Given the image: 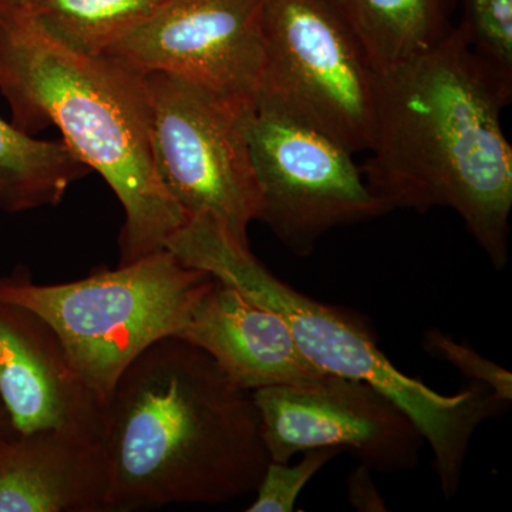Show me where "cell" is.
I'll use <instances>...</instances> for the list:
<instances>
[{
  "label": "cell",
  "instance_id": "cell-1",
  "mask_svg": "<svg viewBox=\"0 0 512 512\" xmlns=\"http://www.w3.org/2000/svg\"><path fill=\"white\" fill-rule=\"evenodd\" d=\"M511 97L512 79L453 28L377 73L372 156L362 168L389 211H456L498 271L510 247L512 147L501 113Z\"/></svg>",
  "mask_w": 512,
  "mask_h": 512
},
{
  "label": "cell",
  "instance_id": "cell-2",
  "mask_svg": "<svg viewBox=\"0 0 512 512\" xmlns=\"http://www.w3.org/2000/svg\"><path fill=\"white\" fill-rule=\"evenodd\" d=\"M109 512L217 505L255 493L271 463L254 397L171 336L124 370L101 412Z\"/></svg>",
  "mask_w": 512,
  "mask_h": 512
},
{
  "label": "cell",
  "instance_id": "cell-3",
  "mask_svg": "<svg viewBox=\"0 0 512 512\" xmlns=\"http://www.w3.org/2000/svg\"><path fill=\"white\" fill-rule=\"evenodd\" d=\"M0 93L13 126H56L101 175L124 210L119 265L165 249L187 217L161 183L151 143L146 77L111 59L73 52L25 0H0Z\"/></svg>",
  "mask_w": 512,
  "mask_h": 512
},
{
  "label": "cell",
  "instance_id": "cell-4",
  "mask_svg": "<svg viewBox=\"0 0 512 512\" xmlns=\"http://www.w3.org/2000/svg\"><path fill=\"white\" fill-rule=\"evenodd\" d=\"M165 248L281 316L320 372L367 383L396 404L430 444L444 497L456 495L474 431L505 406L484 386L471 383L446 396L407 376L384 355L365 323L276 278L249 245L239 244L211 218H190Z\"/></svg>",
  "mask_w": 512,
  "mask_h": 512
},
{
  "label": "cell",
  "instance_id": "cell-5",
  "mask_svg": "<svg viewBox=\"0 0 512 512\" xmlns=\"http://www.w3.org/2000/svg\"><path fill=\"white\" fill-rule=\"evenodd\" d=\"M211 279L165 248L66 284H36L19 266L0 278V301L26 306L55 328L103 409L138 355L180 335Z\"/></svg>",
  "mask_w": 512,
  "mask_h": 512
},
{
  "label": "cell",
  "instance_id": "cell-6",
  "mask_svg": "<svg viewBox=\"0 0 512 512\" xmlns=\"http://www.w3.org/2000/svg\"><path fill=\"white\" fill-rule=\"evenodd\" d=\"M264 70L256 97L318 128L350 153L375 133L377 73L326 0H264Z\"/></svg>",
  "mask_w": 512,
  "mask_h": 512
},
{
  "label": "cell",
  "instance_id": "cell-7",
  "mask_svg": "<svg viewBox=\"0 0 512 512\" xmlns=\"http://www.w3.org/2000/svg\"><path fill=\"white\" fill-rule=\"evenodd\" d=\"M151 143L161 183L187 220L210 217L239 244L258 220L261 198L249 160L252 106L163 73L146 74Z\"/></svg>",
  "mask_w": 512,
  "mask_h": 512
},
{
  "label": "cell",
  "instance_id": "cell-8",
  "mask_svg": "<svg viewBox=\"0 0 512 512\" xmlns=\"http://www.w3.org/2000/svg\"><path fill=\"white\" fill-rule=\"evenodd\" d=\"M247 140L258 221L296 256L311 255L333 228L389 212L348 148L275 104L256 97Z\"/></svg>",
  "mask_w": 512,
  "mask_h": 512
},
{
  "label": "cell",
  "instance_id": "cell-9",
  "mask_svg": "<svg viewBox=\"0 0 512 512\" xmlns=\"http://www.w3.org/2000/svg\"><path fill=\"white\" fill-rule=\"evenodd\" d=\"M262 8L264 0H167L104 56L252 106L264 70Z\"/></svg>",
  "mask_w": 512,
  "mask_h": 512
},
{
  "label": "cell",
  "instance_id": "cell-10",
  "mask_svg": "<svg viewBox=\"0 0 512 512\" xmlns=\"http://www.w3.org/2000/svg\"><path fill=\"white\" fill-rule=\"evenodd\" d=\"M269 460L289 463L316 448L352 450L383 474L419 463L423 436L386 396L367 383L335 375L252 392Z\"/></svg>",
  "mask_w": 512,
  "mask_h": 512
},
{
  "label": "cell",
  "instance_id": "cell-11",
  "mask_svg": "<svg viewBox=\"0 0 512 512\" xmlns=\"http://www.w3.org/2000/svg\"><path fill=\"white\" fill-rule=\"evenodd\" d=\"M0 399L18 434L100 441L99 400L55 328L32 309L0 301Z\"/></svg>",
  "mask_w": 512,
  "mask_h": 512
},
{
  "label": "cell",
  "instance_id": "cell-12",
  "mask_svg": "<svg viewBox=\"0 0 512 512\" xmlns=\"http://www.w3.org/2000/svg\"><path fill=\"white\" fill-rule=\"evenodd\" d=\"M177 338L207 352L251 393L326 375L303 356L281 316L214 276Z\"/></svg>",
  "mask_w": 512,
  "mask_h": 512
},
{
  "label": "cell",
  "instance_id": "cell-13",
  "mask_svg": "<svg viewBox=\"0 0 512 512\" xmlns=\"http://www.w3.org/2000/svg\"><path fill=\"white\" fill-rule=\"evenodd\" d=\"M0 512H109L100 441L40 433L0 444Z\"/></svg>",
  "mask_w": 512,
  "mask_h": 512
},
{
  "label": "cell",
  "instance_id": "cell-14",
  "mask_svg": "<svg viewBox=\"0 0 512 512\" xmlns=\"http://www.w3.org/2000/svg\"><path fill=\"white\" fill-rule=\"evenodd\" d=\"M355 33L376 73L409 62L453 30L454 0H326Z\"/></svg>",
  "mask_w": 512,
  "mask_h": 512
},
{
  "label": "cell",
  "instance_id": "cell-15",
  "mask_svg": "<svg viewBox=\"0 0 512 512\" xmlns=\"http://www.w3.org/2000/svg\"><path fill=\"white\" fill-rule=\"evenodd\" d=\"M70 147L37 140L0 119V208L23 212L53 207L70 185L90 173Z\"/></svg>",
  "mask_w": 512,
  "mask_h": 512
},
{
  "label": "cell",
  "instance_id": "cell-16",
  "mask_svg": "<svg viewBox=\"0 0 512 512\" xmlns=\"http://www.w3.org/2000/svg\"><path fill=\"white\" fill-rule=\"evenodd\" d=\"M42 28L73 52L103 56L167 0H25Z\"/></svg>",
  "mask_w": 512,
  "mask_h": 512
},
{
  "label": "cell",
  "instance_id": "cell-17",
  "mask_svg": "<svg viewBox=\"0 0 512 512\" xmlns=\"http://www.w3.org/2000/svg\"><path fill=\"white\" fill-rule=\"evenodd\" d=\"M457 28L478 55L512 79V0H463Z\"/></svg>",
  "mask_w": 512,
  "mask_h": 512
},
{
  "label": "cell",
  "instance_id": "cell-18",
  "mask_svg": "<svg viewBox=\"0 0 512 512\" xmlns=\"http://www.w3.org/2000/svg\"><path fill=\"white\" fill-rule=\"evenodd\" d=\"M338 448H316L303 453L298 464L271 463L266 467L261 483L255 490V500L249 504L248 512H292L296 500L305 485L322 470L333 457L338 456Z\"/></svg>",
  "mask_w": 512,
  "mask_h": 512
},
{
  "label": "cell",
  "instance_id": "cell-19",
  "mask_svg": "<svg viewBox=\"0 0 512 512\" xmlns=\"http://www.w3.org/2000/svg\"><path fill=\"white\" fill-rule=\"evenodd\" d=\"M423 348L436 359L456 367L471 383L484 386L498 402H511L512 375L503 366L485 359L470 346L457 342L439 329L427 330L423 338Z\"/></svg>",
  "mask_w": 512,
  "mask_h": 512
},
{
  "label": "cell",
  "instance_id": "cell-20",
  "mask_svg": "<svg viewBox=\"0 0 512 512\" xmlns=\"http://www.w3.org/2000/svg\"><path fill=\"white\" fill-rule=\"evenodd\" d=\"M372 473L369 467L360 463V466L350 474L348 480L350 504L359 511H386L383 498L380 497L373 483Z\"/></svg>",
  "mask_w": 512,
  "mask_h": 512
},
{
  "label": "cell",
  "instance_id": "cell-21",
  "mask_svg": "<svg viewBox=\"0 0 512 512\" xmlns=\"http://www.w3.org/2000/svg\"><path fill=\"white\" fill-rule=\"evenodd\" d=\"M16 434L18 433L13 429L8 410H6L5 404H3L2 399H0V444L5 443L6 440L12 439Z\"/></svg>",
  "mask_w": 512,
  "mask_h": 512
}]
</instances>
